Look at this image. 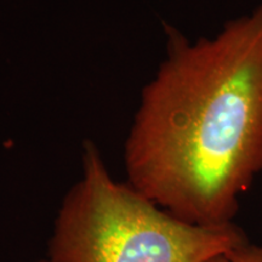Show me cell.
Wrapping results in <instances>:
<instances>
[{"label":"cell","instance_id":"7a4b0ae2","mask_svg":"<svg viewBox=\"0 0 262 262\" xmlns=\"http://www.w3.org/2000/svg\"><path fill=\"white\" fill-rule=\"evenodd\" d=\"M248 242L233 222L179 220L111 175L86 141L81 175L66 193L48 242L49 262H206Z\"/></svg>","mask_w":262,"mask_h":262},{"label":"cell","instance_id":"6da1fadb","mask_svg":"<svg viewBox=\"0 0 262 262\" xmlns=\"http://www.w3.org/2000/svg\"><path fill=\"white\" fill-rule=\"evenodd\" d=\"M166 34L124 146L126 182L187 224H231L262 171V3L212 38Z\"/></svg>","mask_w":262,"mask_h":262},{"label":"cell","instance_id":"3957f363","mask_svg":"<svg viewBox=\"0 0 262 262\" xmlns=\"http://www.w3.org/2000/svg\"><path fill=\"white\" fill-rule=\"evenodd\" d=\"M206 262H262V247L245 242Z\"/></svg>","mask_w":262,"mask_h":262},{"label":"cell","instance_id":"277c9868","mask_svg":"<svg viewBox=\"0 0 262 262\" xmlns=\"http://www.w3.org/2000/svg\"><path fill=\"white\" fill-rule=\"evenodd\" d=\"M32 262H49L47 258H42V260H38V261H32Z\"/></svg>","mask_w":262,"mask_h":262}]
</instances>
